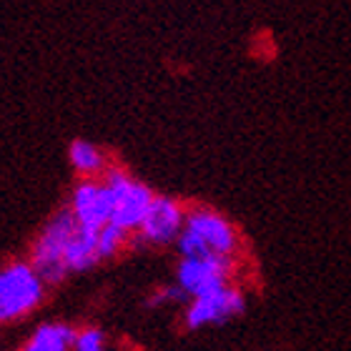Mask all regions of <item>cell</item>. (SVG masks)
I'll use <instances>...</instances> for the list:
<instances>
[{"label":"cell","mask_w":351,"mask_h":351,"mask_svg":"<svg viewBox=\"0 0 351 351\" xmlns=\"http://www.w3.org/2000/svg\"><path fill=\"white\" fill-rule=\"evenodd\" d=\"M181 258L226 256L236 258L241 251V234L234 221L211 206H193L186 216V228L176 241Z\"/></svg>","instance_id":"obj_1"},{"label":"cell","mask_w":351,"mask_h":351,"mask_svg":"<svg viewBox=\"0 0 351 351\" xmlns=\"http://www.w3.org/2000/svg\"><path fill=\"white\" fill-rule=\"evenodd\" d=\"M75 231H78V223L66 206L45 221V226L30 243L28 261L48 286H58L71 276L66 269V251L73 241Z\"/></svg>","instance_id":"obj_2"},{"label":"cell","mask_w":351,"mask_h":351,"mask_svg":"<svg viewBox=\"0 0 351 351\" xmlns=\"http://www.w3.org/2000/svg\"><path fill=\"white\" fill-rule=\"evenodd\" d=\"M45 284L28 258H15L0 266V326L33 314L45 301Z\"/></svg>","instance_id":"obj_3"},{"label":"cell","mask_w":351,"mask_h":351,"mask_svg":"<svg viewBox=\"0 0 351 351\" xmlns=\"http://www.w3.org/2000/svg\"><path fill=\"white\" fill-rule=\"evenodd\" d=\"M103 183L110 189L116 208H113V226L123 228L125 234H138L141 223L146 219L148 208L154 204V189L148 183L138 181L121 166H110L108 173L103 176Z\"/></svg>","instance_id":"obj_4"},{"label":"cell","mask_w":351,"mask_h":351,"mask_svg":"<svg viewBox=\"0 0 351 351\" xmlns=\"http://www.w3.org/2000/svg\"><path fill=\"white\" fill-rule=\"evenodd\" d=\"M249 306L246 291L241 286L228 284L219 291H211L198 299H189L183 308V326L189 331L206 329V326H221L231 322L236 316H241Z\"/></svg>","instance_id":"obj_5"},{"label":"cell","mask_w":351,"mask_h":351,"mask_svg":"<svg viewBox=\"0 0 351 351\" xmlns=\"http://www.w3.org/2000/svg\"><path fill=\"white\" fill-rule=\"evenodd\" d=\"M236 258L226 256H201L181 258L176 266V286L189 299H198L211 291H219L223 286L234 284Z\"/></svg>","instance_id":"obj_6"},{"label":"cell","mask_w":351,"mask_h":351,"mask_svg":"<svg viewBox=\"0 0 351 351\" xmlns=\"http://www.w3.org/2000/svg\"><path fill=\"white\" fill-rule=\"evenodd\" d=\"M186 216H189V208L181 201H176L173 196L156 193L154 204L138 228V241L146 246H158V249L176 246L178 236L186 228Z\"/></svg>","instance_id":"obj_7"},{"label":"cell","mask_w":351,"mask_h":351,"mask_svg":"<svg viewBox=\"0 0 351 351\" xmlns=\"http://www.w3.org/2000/svg\"><path fill=\"white\" fill-rule=\"evenodd\" d=\"M113 208H116V201L103 178L101 181H78L71 191L68 211L73 213L75 223L81 228L103 231L113 221Z\"/></svg>","instance_id":"obj_8"},{"label":"cell","mask_w":351,"mask_h":351,"mask_svg":"<svg viewBox=\"0 0 351 351\" xmlns=\"http://www.w3.org/2000/svg\"><path fill=\"white\" fill-rule=\"evenodd\" d=\"M68 163L78 181H101L110 169L108 154L88 138H73L68 143Z\"/></svg>","instance_id":"obj_9"},{"label":"cell","mask_w":351,"mask_h":351,"mask_svg":"<svg viewBox=\"0 0 351 351\" xmlns=\"http://www.w3.org/2000/svg\"><path fill=\"white\" fill-rule=\"evenodd\" d=\"M75 326L68 322H43L21 351H73Z\"/></svg>","instance_id":"obj_10"},{"label":"cell","mask_w":351,"mask_h":351,"mask_svg":"<svg viewBox=\"0 0 351 351\" xmlns=\"http://www.w3.org/2000/svg\"><path fill=\"white\" fill-rule=\"evenodd\" d=\"M98 234L101 231H90V228L78 226L73 241H71V246L66 251L68 274H86V271L95 269L101 263V256H98Z\"/></svg>","instance_id":"obj_11"},{"label":"cell","mask_w":351,"mask_h":351,"mask_svg":"<svg viewBox=\"0 0 351 351\" xmlns=\"http://www.w3.org/2000/svg\"><path fill=\"white\" fill-rule=\"evenodd\" d=\"M128 241H131V234H125L123 228L108 223V226L98 234V256H101V261L116 258L118 254L128 246Z\"/></svg>","instance_id":"obj_12"},{"label":"cell","mask_w":351,"mask_h":351,"mask_svg":"<svg viewBox=\"0 0 351 351\" xmlns=\"http://www.w3.org/2000/svg\"><path fill=\"white\" fill-rule=\"evenodd\" d=\"M173 304H189V296L176 286V281L169 286L154 289V291L146 296V301H143L146 308H163V306H173Z\"/></svg>","instance_id":"obj_13"},{"label":"cell","mask_w":351,"mask_h":351,"mask_svg":"<svg viewBox=\"0 0 351 351\" xmlns=\"http://www.w3.org/2000/svg\"><path fill=\"white\" fill-rule=\"evenodd\" d=\"M73 351H108V337L101 326H83L75 331Z\"/></svg>","instance_id":"obj_14"}]
</instances>
